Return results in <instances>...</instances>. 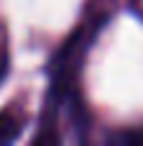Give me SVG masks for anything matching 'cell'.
Returning <instances> with one entry per match:
<instances>
[{"label": "cell", "mask_w": 143, "mask_h": 146, "mask_svg": "<svg viewBox=\"0 0 143 146\" xmlns=\"http://www.w3.org/2000/svg\"><path fill=\"white\" fill-rule=\"evenodd\" d=\"M23 128V115L15 108H8L0 113V144H13Z\"/></svg>", "instance_id": "1"}, {"label": "cell", "mask_w": 143, "mask_h": 146, "mask_svg": "<svg viewBox=\"0 0 143 146\" xmlns=\"http://www.w3.org/2000/svg\"><path fill=\"white\" fill-rule=\"evenodd\" d=\"M115 144L120 146H143V128H133V131H123L115 136Z\"/></svg>", "instance_id": "2"}]
</instances>
